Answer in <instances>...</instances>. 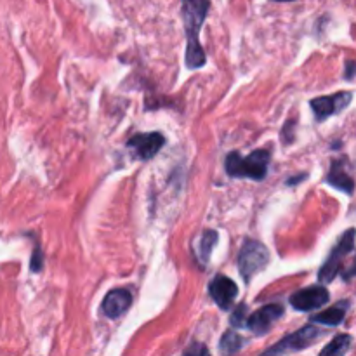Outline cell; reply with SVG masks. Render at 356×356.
Wrapping results in <instances>:
<instances>
[{
	"label": "cell",
	"mask_w": 356,
	"mask_h": 356,
	"mask_svg": "<svg viewBox=\"0 0 356 356\" xmlns=\"http://www.w3.org/2000/svg\"><path fill=\"white\" fill-rule=\"evenodd\" d=\"M211 9V0H183L181 14H183L184 30L188 37L186 65L188 68H202L205 65V52L200 44V30Z\"/></svg>",
	"instance_id": "1"
},
{
	"label": "cell",
	"mask_w": 356,
	"mask_h": 356,
	"mask_svg": "<svg viewBox=\"0 0 356 356\" xmlns=\"http://www.w3.org/2000/svg\"><path fill=\"white\" fill-rule=\"evenodd\" d=\"M271 153L268 149H256L249 156H242L238 152H232L226 156V172L232 177H249L263 181L268 174Z\"/></svg>",
	"instance_id": "2"
},
{
	"label": "cell",
	"mask_w": 356,
	"mask_h": 356,
	"mask_svg": "<svg viewBox=\"0 0 356 356\" xmlns=\"http://www.w3.org/2000/svg\"><path fill=\"white\" fill-rule=\"evenodd\" d=\"M268 263H270V252L263 243L257 242V240H247L243 243L238 256V270L243 280H252L254 275L266 268Z\"/></svg>",
	"instance_id": "3"
},
{
	"label": "cell",
	"mask_w": 356,
	"mask_h": 356,
	"mask_svg": "<svg viewBox=\"0 0 356 356\" xmlns=\"http://www.w3.org/2000/svg\"><path fill=\"white\" fill-rule=\"evenodd\" d=\"M355 238H356L355 228H350L343 236H341L337 245L334 247L332 252H330L329 257H327L325 264H323L318 271V278L322 284H329V282H332L334 278L337 277V273L341 271V263H343V259L355 249Z\"/></svg>",
	"instance_id": "4"
},
{
	"label": "cell",
	"mask_w": 356,
	"mask_h": 356,
	"mask_svg": "<svg viewBox=\"0 0 356 356\" xmlns=\"http://www.w3.org/2000/svg\"><path fill=\"white\" fill-rule=\"evenodd\" d=\"M322 330L316 329L315 325H306L301 327L298 332L291 334V336H285L284 339L278 344H275L273 348H268L264 353L266 355H287V353H298L302 351L305 348H309L315 343L318 337H322Z\"/></svg>",
	"instance_id": "5"
},
{
	"label": "cell",
	"mask_w": 356,
	"mask_h": 356,
	"mask_svg": "<svg viewBox=\"0 0 356 356\" xmlns=\"http://www.w3.org/2000/svg\"><path fill=\"white\" fill-rule=\"evenodd\" d=\"M330 299L329 291L322 285H313V287L302 289L298 291L296 294L291 296V306L298 312H313L316 308H322L323 305H327Z\"/></svg>",
	"instance_id": "6"
},
{
	"label": "cell",
	"mask_w": 356,
	"mask_h": 356,
	"mask_svg": "<svg viewBox=\"0 0 356 356\" xmlns=\"http://www.w3.org/2000/svg\"><path fill=\"white\" fill-rule=\"evenodd\" d=\"M282 315H284V306L277 305V302H271V305H266L261 309H257V312H254L247 318L245 327L250 332L256 334V336H264V334L270 332L271 325L278 318H282Z\"/></svg>",
	"instance_id": "7"
},
{
	"label": "cell",
	"mask_w": 356,
	"mask_h": 356,
	"mask_svg": "<svg viewBox=\"0 0 356 356\" xmlns=\"http://www.w3.org/2000/svg\"><path fill=\"white\" fill-rule=\"evenodd\" d=\"M351 92L343 90V92L332 94V96H322L312 99V110L315 113L316 120L323 122L325 118H329L330 115H336L339 111H343L348 104L351 103Z\"/></svg>",
	"instance_id": "8"
},
{
	"label": "cell",
	"mask_w": 356,
	"mask_h": 356,
	"mask_svg": "<svg viewBox=\"0 0 356 356\" xmlns=\"http://www.w3.org/2000/svg\"><path fill=\"white\" fill-rule=\"evenodd\" d=\"M163 145H165V138L160 132H143V134H136L127 143L129 148L141 160L153 159Z\"/></svg>",
	"instance_id": "9"
},
{
	"label": "cell",
	"mask_w": 356,
	"mask_h": 356,
	"mask_svg": "<svg viewBox=\"0 0 356 356\" xmlns=\"http://www.w3.org/2000/svg\"><path fill=\"white\" fill-rule=\"evenodd\" d=\"M209 294H211V298L214 299L219 308L229 309L235 302L236 296H238V287H236L232 278L225 277V275H218L209 284Z\"/></svg>",
	"instance_id": "10"
},
{
	"label": "cell",
	"mask_w": 356,
	"mask_h": 356,
	"mask_svg": "<svg viewBox=\"0 0 356 356\" xmlns=\"http://www.w3.org/2000/svg\"><path fill=\"white\" fill-rule=\"evenodd\" d=\"M132 305V294L127 289H113L104 296V301L101 305V312L108 318H120Z\"/></svg>",
	"instance_id": "11"
},
{
	"label": "cell",
	"mask_w": 356,
	"mask_h": 356,
	"mask_svg": "<svg viewBox=\"0 0 356 356\" xmlns=\"http://www.w3.org/2000/svg\"><path fill=\"white\" fill-rule=\"evenodd\" d=\"M327 183L332 184L334 188L337 190L344 191V193L351 195L355 190V181L351 179L350 176L346 174L344 170V163L341 160H334L330 163V170H329V176H327Z\"/></svg>",
	"instance_id": "12"
},
{
	"label": "cell",
	"mask_w": 356,
	"mask_h": 356,
	"mask_svg": "<svg viewBox=\"0 0 356 356\" xmlns=\"http://www.w3.org/2000/svg\"><path fill=\"white\" fill-rule=\"evenodd\" d=\"M348 302L341 301L339 305L332 306V308L325 309V312L318 313V315L312 316L313 323H320V325H327V327H336L339 323H343L344 316H346V309H348Z\"/></svg>",
	"instance_id": "13"
},
{
	"label": "cell",
	"mask_w": 356,
	"mask_h": 356,
	"mask_svg": "<svg viewBox=\"0 0 356 356\" xmlns=\"http://www.w3.org/2000/svg\"><path fill=\"white\" fill-rule=\"evenodd\" d=\"M242 348H243V339L240 337V334L236 332L235 329L226 330L225 336H222L221 341H219V351H221L222 355L238 353Z\"/></svg>",
	"instance_id": "14"
},
{
	"label": "cell",
	"mask_w": 356,
	"mask_h": 356,
	"mask_svg": "<svg viewBox=\"0 0 356 356\" xmlns=\"http://www.w3.org/2000/svg\"><path fill=\"white\" fill-rule=\"evenodd\" d=\"M218 240L219 236L214 229H207V232H204V235H202L200 238V245H198V261H202V263H209L211 254L212 250H214Z\"/></svg>",
	"instance_id": "15"
},
{
	"label": "cell",
	"mask_w": 356,
	"mask_h": 356,
	"mask_svg": "<svg viewBox=\"0 0 356 356\" xmlns=\"http://www.w3.org/2000/svg\"><path fill=\"white\" fill-rule=\"evenodd\" d=\"M351 348V336L348 334H341V336L334 337L332 343L329 346H325L322 350V355H332V356H341V355H346Z\"/></svg>",
	"instance_id": "16"
},
{
	"label": "cell",
	"mask_w": 356,
	"mask_h": 356,
	"mask_svg": "<svg viewBox=\"0 0 356 356\" xmlns=\"http://www.w3.org/2000/svg\"><path fill=\"white\" fill-rule=\"evenodd\" d=\"M245 315H247V306L242 302V305L236 306L235 313H233V316L229 318V323H232L233 329H240V327L247 325V320H243L245 318Z\"/></svg>",
	"instance_id": "17"
},
{
	"label": "cell",
	"mask_w": 356,
	"mask_h": 356,
	"mask_svg": "<svg viewBox=\"0 0 356 356\" xmlns=\"http://www.w3.org/2000/svg\"><path fill=\"white\" fill-rule=\"evenodd\" d=\"M31 271H40L44 268V254H42L40 247H35V252L31 256V264H30Z\"/></svg>",
	"instance_id": "18"
},
{
	"label": "cell",
	"mask_w": 356,
	"mask_h": 356,
	"mask_svg": "<svg viewBox=\"0 0 356 356\" xmlns=\"http://www.w3.org/2000/svg\"><path fill=\"white\" fill-rule=\"evenodd\" d=\"M184 355H209V350L205 346H202V344L193 343L188 350H184Z\"/></svg>",
	"instance_id": "19"
},
{
	"label": "cell",
	"mask_w": 356,
	"mask_h": 356,
	"mask_svg": "<svg viewBox=\"0 0 356 356\" xmlns=\"http://www.w3.org/2000/svg\"><path fill=\"white\" fill-rule=\"evenodd\" d=\"M353 277H356V259H355L353 266H351L350 270H348L346 273H344V278H348V280H350V278H353Z\"/></svg>",
	"instance_id": "20"
},
{
	"label": "cell",
	"mask_w": 356,
	"mask_h": 356,
	"mask_svg": "<svg viewBox=\"0 0 356 356\" xmlns=\"http://www.w3.org/2000/svg\"><path fill=\"white\" fill-rule=\"evenodd\" d=\"M353 73H355V63H348V73H346L348 79H351V75H353Z\"/></svg>",
	"instance_id": "21"
},
{
	"label": "cell",
	"mask_w": 356,
	"mask_h": 356,
	"mask_svg": "<svg viewBox=\"0 0 356 356\" xmlns=\"http://www.w3.org/2000/svg\"><path fill=\"white\" fill-rule=\"evenodd\" d=\"M302 179H306V174H301V176L296 177V179H289L287 184H298L299 181H302Z\"/></svg>",
	"instance_id": "22"
},
{
	"label": "cell",
	"mask_w": 356,
	"mask_h": 356,
	"mask_svg": "<svg viewBox=\"0 0 356 356\" xmlns=\"http://www.w3.org/2000/svg\"><path fill=\"white\" fill-rule=\"evenodd\" d=\"M277 2H292V0H277Z\"/></svg>",
	"instance_id": "23"
}]
</instances>
